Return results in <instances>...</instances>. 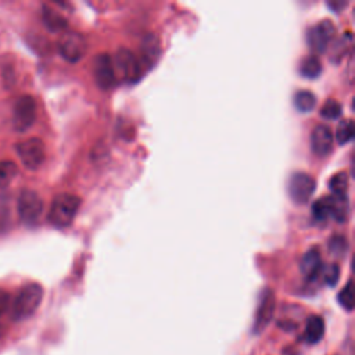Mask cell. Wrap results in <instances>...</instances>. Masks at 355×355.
Here are the masks:
<instances>
[{
	"label": "cell",
	"instance_id": "cell-1",
	"mask_svg": "<svg viewBox=\"0 0 355 355\" xmlns=\"http://www.w3.org/2000/svg\"><path fill=\"white\" fill-rule=\"evenodd\" d=\"M79 207L80 198L75 194L62 193L55 196L49 212L50 223L55 227H67L76 216Z\"/></svg>",
	"mask_w": 355,
	"mask_h": 355
},
{
	"label": "cell",
	"instance_id": "cell-2",
	"mask_svg": "<svg viewBox=\"0 0 355 355\" xmlns=\"http://www.w3.org/2000/svg\"><path fill=\"white\" fill-rule=\"evenodd\" d=\"M43 298V288L37 283H29L24 286L19 293L17 294L11 316L14 320H24L35 313V311L39 308Z\"/></svg>",
	"mask_w": 355,
	"mask_h": 355
},
{
	"label": "cell",
	"instance_id": "cell-3",
	"mask_svg": "<svg viewBox=\"0 0 355 355\" xmlns=\"http://www.w3.org/2000/svg\"><path fill=\"white\" fill-rule=\"evenodd\" d=\"M58 50L64 60L78 62L87 51L86 37L79 32H65L58 40Z\"/></svg>",
	"mask_w": 355,
	"mask_h": 355
},
{
	"label": "cell",
	"instance_id": "cell-4",
	"mask_svg": "<svg viewBox=\"0 0 355 355\" xmlns=\"http://www.w3.org/2000/svg\"><path fill=\"white\" fill-rule=\"evenodd\" d=\"M316 189V180L306 172H294L288 180V194L295 204H305Z\"/></svg>",
	"mask_w": 355,
	"mask_h": 355
},
{
	"label": "cell",
	"instance_id": "cell-5",
	"mask_svg": "<svg viewBox=\"0 0 355 355\" xmlns=\"http://www.w3.org/2000/svg\"><path fill=\"white\" fill-rule=\"evenodd\" d=\"M43 212V201L33 190H24L18 197V214L22 222L33 225Z\"/></svg>",
	"mask_w": 355,
	"mask_h": 355
},
{
	"label": "cell",
	"instance_id": "cell-6",
	"mask_svg": "<svg viewBox=\"0 0 355 355\" xmlns=\"http://www.w3.org/2000/svg\"><path fill=\"white\" fill-rule=\"evenodd\" d=\"M17 153L24 166L28 169H37L44 161V144L40 139L32 137L17 144Z\"/></svg>",
	"mask_w": 355,
	"mask_h": 355
},
{
	"label": "cell",
	"instance_id": "cell-7",
	"mask_svg": "<svg viewBox=\"0 0 355 355\" xmlns=\"http://www.w3.org/2000/svg\"><path fill=\"white\" fill-rule=\"evenodd\" d=\"M36 119V103L32 96H21L14 104L12 122L14 128L19 132L26 130L33 125Z\"/></svg>",
	"mask_w": 355,
	"mask_h": 355
},
{
	"label": "cell",
	"instance_id": "cell-8",
	"mask_svg": "<svg viewBox=\"0 0 355 355\" xmlns=\"http://www.w3.org/2000/svg\"><path fill=\"white\" fill-rule=\"evenodd\" d=\"M336 33L334 25L326 19L311 26L306 32V43L315 53H323L331 43Z\"/></svg>",
	"mask_w": 355,
	"mask_h": 355
},
{
	"label": "cell",
	"instance_id": "cell-9",
	"mask_svg": "<svg viewBox=\"0 0 355 355\" xmlns=\"http://www.w3.org/2000/svg\"><path fill=\"white\" fill-rule=\"evenodd\" d=\"M114 62V68L119 71L126 82H136L143 75L139 58L129 49H119L115 54Z\"/></svg>",
	"mask_w": 355,
	"mask_h": 355
},
{
	"label": "cell",
	"instance_id": "cell-10",
	"mask_svg": "<svg viewBox=\"0 0 355 355\" xmlns=\"http://www.w3.org/2000/svg\"><path fill=\"white\" fill-rule=\"evenodd\" d=\"M93 73L97 86L103 90H110L116 82L115 68L111 57L107 53L97 54L93 62Z\"/></svg>",
	"mask_w": 355,
	"mask_h": 355
},
{
	"label": "cell",
	"instance_id": "cell-11",
	"mask_svg": "<svg viewBox=\"0 0 355 355\" xmlns=\"http://www.w3.org/2000/svg\"><path fill=\"white\" fill-rule=\"evenodd\" d=\"M275 308H276V300H275L273 291L269 288L263 290V293L259 298L257 313H255L254 333H261L269 324V322L273 318Z\"/></svg>",
	"mask_w": 355,
	"mask_h": 355
},
{
	"label": "cell",
	"instance_id": "cell-12",
	"mask_svg": "<svg viewBox=\"0 0 355 355\" xmlns=\"http://www.w3.org/2000/svg\"><path fill=\"white\" fill-rule=\"evenodd\" d=\"M311 147L318 157H327L333 150V132L327 125H318L311 133Z\"/></svg>",
	"mask_w": 355,
	"mask_h": 355
},
{
	"label": "cell",
	"instance_id": "cell-13",
	"mask_svg": "<svg viewBox=\"0 0 355 355\" xmlns=\"http://www.w3.org/2000/svg\"><path fill=\"white\" fill-rule=\"evenodd\" d=\"M322 269L323 263L320 251L318 247H311L300 261V270L308 280H313L322 273Z\"/></svg>",
	"mask_w": 355,
	"mask_h": 355
},
{
	"label": "cell",
	"instance_id": "cell-14",
	"mask_svg": "<svg viewBox=\"0 0 355 355\" xmlns=\"http://www.w3.org/2000/svg\"><path fill=\"white\" fill-rule=\"evenodd\" d=\"M159 54V42L157 36L147 35L140 46V67L144 72V68H151V65L157 61V57Z\"/></svg>",
	"mask_w": 355,
	"mask_h": 355
},
{
	"label": "cell",
	"instance_id": "cell-15",
	"mask_svg": "<svg viewBox=\"0 0 355 355\" xmlns=\"http://www.w3.org/2000/svg\"><path fill=\"white\" fill-rule=\"evenodd\" d=\"M324 334V320L319 315H312L308 318L305 324L304 337L309 344H316L323 338Z\"/></svg>",
	"mask_w": 355,
	"mask_h": 355
},
{
	"label": "cell",
	"instance_id": "cell-16",
	"mask_svg": "<svg viewBox=\"0 0 355 355\" xmlns=\"http://www.w3.org/2000/svg\"><path fill=\"white\" fill-rule=\"evenodd\" d=\"M331 205V218L338 223L345 222L348 216V197L347 196H329Z\"/></svg>",
	"mask_w": 355,
	"mask_h": 355
},
{
	"label": "cell",
	"instance_id": "cell-17",
	"mask_svg": "<svg viewBox=\"0 0 355 355\" xmlns=\"http://www.w3.org/2000/svg\"><path fill=\"white\" fill-rule=\"evenodd\" d=\"M300 72L308 79H315L322 72V64L318 55H306L300 64Z\"/></svg>",
	"mask_w": 355,
	"mask_h": 355
},
{
	"label": "cell",
	"instance_id": "cell-18",
	"mask_svg": "<svg viewBox=\"0 0 355 355\" xmlns=\"http://www.w3.org/2000/svg\"><path fill=\"white\" fill-rule=\"evenodd\" d=\"M43 19L50 31H62L67 28V19L55 10L43 6Z\"/></svg>",
	"mask_w": 355,
	"mask_h": 355
},
{
	"label": "cell",
	"instance_id": "cell-19",
	"mask_svg": "<svg viewBox=\"0 0 355 355\" xmlns=\"http://www.w3.org/2000/svg\"><path fill=\"white\" fill-rule=\"evenodd\" d=\"M294 105L300 112H309L316 105V97L309 90H300L294 96Z\"/></svg>",
	"mask_w": 355,
	"mask_h": 355
},
{
	"label": "cell",
	"instance_id": "cell-20",
	"mask_svg": "<svg viewBox=\"0 0 355 355\" xmlns=\"http://www.w3.org/2000/svg\"><path fill=\"white\" fill-rule=\"evenodd\" d=\"M312 215L319 222H326L329 218H331L330 197H323V198L316 200L312 204Z\"/></svg>",
	"mask_w": 355,
	"mask_h": 355
},
{
	"label": "cell",
	"instance_id": "cell-21",
	"mask_svg": "<svg viewBox=\"0 0 355 355\" xmlns=\"http://www.w3.org/2000/svg\"><path fill=\"white\" fill-rule=\"evenodd\" d=\"M329 189L334 196H347L348 176L345 172H337L329 182Z\"/></svg>",
	"mask_w": 355,
	"mask_h": 355
},
{
	"label": "cell",
	"instance_id": "cell-22",
	"mask_svg": "<svg viewBox=\"0 0 355 355\" xmlns=\"http://www.w3.org/2000/svg\"><path fill=\"white\" fill-rule=\"evenodd\" d=\"M336 139L340 144H347L354 139V122L351 119H345L338 123L336 129Z\"/></svg>",
	"mask_w": 355,
	"mask_h": 355
},
{
	"label": "cell",
	"instance_id": "cell-23",
	"mask_svg": "<svg viewBox=\"0 0 355 355\" xmlns=\"http://www.w3.org/2000/svg\"><path fill=\"white\" fill-rule=\"evenodd\" d=\"M18 169L11 161H0V189H4L15 178Z\"/></svg>",
	"mask_w": 355,
	"mask_h": 355
},
{
	"label": "cell",
	"instance_id": "cell-24",
	"mask_svg": "<svg viewBox=\"0 0 355 355\" xmlns=\"http://www.w3.org/2000/svg\"><path fill=\"white\" fill-rule=\"evenodd\" d=\"M347 239L341 234H336V236H331L330 240H329V244H327V248H329V252L334 257H343L347 251Z\"/></svg>",
	"mask_w": 355,
	"mask_h": 355
},
{
	"label": "cell",
	"instance_id": "cell-25",
	"mask_svg": "<svg viewBox=\"0 0 355 355\" xmlns=\"http://www.w3.org/2000/svg\"><path fill=\"white\" fill-rule=\"evenodd\" d=\"M338 304L345 311H352L354 308V290H352V282L348 280V283L344 286V288L337 295Z\"/></svg>",
	"mask_w": 355,
	"mask_h": 355
},
{
	"label": "cell",
	"instance_id": "cell-26",
	"mask_svg": "<svg viewBox=\"0 0 355 355\" xmlns=\"http://www.w3.org/2000/svg\"><path fill=\"white\" fill-rule=\"evenodd\" d=\"M341 110H343L341 104L337 100L329 98L320 108V115L326 119H336L341 115Z\"/></svg>",
	"mask_w": 355,
	"mask_h": 355
},
{
	"label": "cell",
	"instance_id": "cell-27",
	"mask_svg": "<svg viewBox=\"0 0 355 355\" xmlns=\"http://www.w3.org/2000/svg\"><path fill=\"white\" fill-rule=\"evenodd\" d=\"M320 275H323V280L326 282V284L333 287L337 284V282L340 279V268L336 263H330L322 269Z\"/></svg>",
	"mask_w": 355,
	"mask_h": 355
},
{
	"label": "cell",
	"instance_id": "cell-28",
	"mask_svg": "<svg viewBox=\"0 0 355 355\" xmlns=\"http://www.w3.org/2000/svg\"><path fill=\"white\" fill-rule=\"evenodd\" d=\"M8 304H10V295H8V293L0 288V316L7 311Z\"/></svg>",
	"mask_w": 355,
	"mask_h": 355
},
{
	"label": "cell",
	"instance_id": "cell-29",
	"mask_svg": "<svg viewBox=\"0 0 355 355\" xmlns=\"http://www.w3.org/2000/svg\"><path fill=\"white\" fill-rule=\"evenodd\" d=\"M348 4V1H344V0H333V1H327V6L336 11V12H340L341 10L345 8V6Z\"/></svg>",
	"mask_w": 355,
	"mask_h": 355
}]
</instances>
